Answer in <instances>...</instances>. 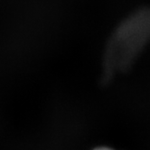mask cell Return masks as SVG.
Returning <instances> with one entry per match:
<instances>
[{
  "mask_svg": "<svg viewBox=\"0 0 150 150\" xmlns=\"http://www.w3.org/2000/svg\"><path fill=\"white\" fill-rule=\"evenodd\" d=\"M94 150H114V149H111L110 147H107V146H100V147H97L95 148Z\"/></svg>",
  "mask_w": 150,
  "mask_h": 150,
  "instance_id": "obj_1",
  "label": "cell"
}]
</instances>
